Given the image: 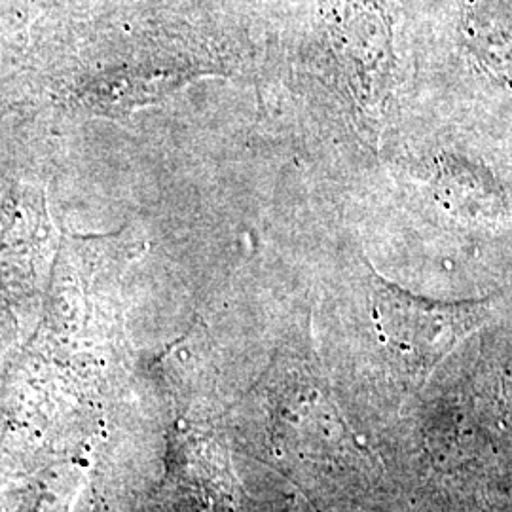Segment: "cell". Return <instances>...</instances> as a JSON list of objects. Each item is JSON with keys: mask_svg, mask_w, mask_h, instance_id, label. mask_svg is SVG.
I'll return each mask as SVG.
<instances>
[{"mask_svg": "<svg viewBox=\"0 0 512 512\" xmlns=\"http://www.w3.org/2000/svg\"><path fill=\"white\" fill-rule=\"evenodd\" d=\"M433 194L454 217L495 222L507 213V198L494 175L456 154L439 156L433 169Z\"/></svg>", "mask_w": 512, "mask_h": 512, "instance_id": "3957f363", "label": "cell"}, {"mask_svg": "<svg viewBox=\"0 0 512 512\" xmlns=\"http://www.w3.org/2000/svg\"><path fill=\"white\" fill-rule=\"evenodd\" d=\"M372 317L378 334L410 380L421 384L459 342L488 323L494 298L444 302L410 293L370 275Z\"/></svg>", "mask_w": 512, "mask_h": 512, "instance_id": "6da1fadb", "label": "cell"}, {"mask_svg": "<svg viewBox=\"0 0 512 512\" xmlns=\"http://www.w3.org/2000/svg\"><path fill=\"white\" fill-rule=\"evenodd\" d=\"M463 33L480 65L512 86V8L503 0H467Z\"/></svg>", "mask_w": 512, "mask_h": 512, "instance_id": "277c9868", "label": "cell"}, {"mask_svg": "<svg viewBox=\"0 0 512 512\" xmlns=\"http://www.w3.org/2000/svg\"><path fill=\"white\" fill-rule=\"evenodd\" d=\"M349 88L366 124L378 128L393 90L395 52L382 0H342L336 25Z\"/></svg>", "mask_w": 512, "mask_h": 512, "instance_id": "7a4b0ae2", "label": "cell"}]
</instances>
